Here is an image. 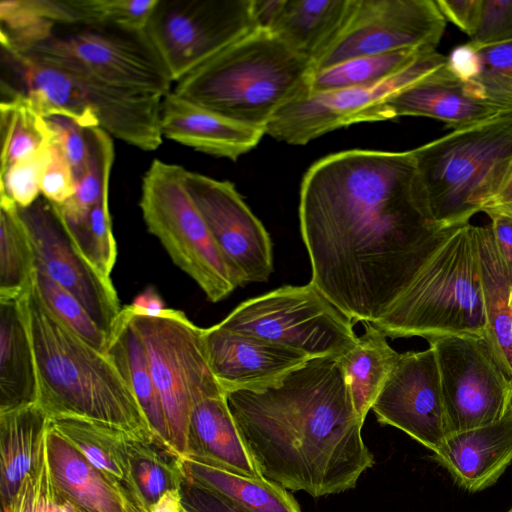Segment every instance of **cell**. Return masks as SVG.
I'll return each mask as SVG.
<instances>
[{"label":"cell","instance_id":"cell-10","mask_svg":"<svg viewBox=\"0 0 512 512\" xmlns=\"http://www.w3.org/2000/svg\"><path fill=\"white\" fill-rule=\"evenodd\" d=\"M29 52L133 93L164 97L174 83L145 31L72 25Z\"/></svg>","mask_w":512,"mask_h":512},{"label":"cell","instance_id":"cell-36","mask_svg":"<svg viewBox=\"0 0 512 512\" xmlns=\"http://www.w3.org/2000/svg\"><path fill=\"white\" fill-rule=\"evenodd\" d=\"M91 156L85 170L76 178L75 194L64 204L54 205L66 225L84 221L91 209L109 190L114 145L112 136L101 127L89 128Z\"/></svg>","mask_w":512,"mask_h":512},{"label":"cell","instance_id":"cell-38","mask_svg":"<svg viewBox=\"0 0 512 512\" xmlns=\"http://www.w3.org/2000/svg\"><path fill=\"white\" fill-rule=\"evenodd\" d=\"M108 194L109 190L103 194L84 221L75 225H64L87 261L100 274L111 278L117 258V246L112 230Z\"/></svg>","mask_w":512,"mask_h":512},{"label":"cell","instance_id":"cell-46","mask_svg":"<svg viewBox=\"0 0 512 512\" xmlns=\"http://www.w3.org/2000/svg\"><path fill=\"white\" fill-rule=\"evenodd\" d=\"M41 196L54 205H62L76 191V177L67 158L54 142L42 173Z\"/></svg>","mask_w":512,"mask_h":512},{"label":"cell","instance_id":"cell-43","mask_svg":"<svg viewBox=\"0 0 512 512\" xmlns=\"http://www.w3.org/2000/svg\"><path fill=\"white\" fill-rule=\"evenodd\" d=\"M50 147L0 171V201L27 208L41 197V177Z\"/></svg>","mask_w":512,"mask_h":512},{"label":"cell","instance_id":"cell-47","mask_svg":"<svg viewBox=\"0 0 512 512\" xmlns=\"http://www.w3.org/2000/svg\"><path fill=\"white\" fill-rule=\"evenodd\" d=\"M183 512H250L226 496L183 477Z\"/></svg>","mask_w":512,"mask_h":512},{"label":"cell","instance_id":"cell-1","mask_svg":"<svg viewBox=\"0 0 512 512\" xmlns=\"http://www.w3.org/2000/svg\"><path fill=\"white\" fill-rule=\"evenodd\" d=\"M300 230L313 283L352 321L375 323L406 288L435 231L413 151L353 149L303 177Z\"/></svg>","mask_w":512,"mask_h":512},{"label":"cell","instance_id":"cell-30","mask_svg":"<svg viewBox=\"0 0 512 512\" xmlns=\"http://www.w3.org/2000/svg\"><path fill=\"white\" fill-rule=\"evenodd\" d=\"M183 477L231 499L250 512H301L295 498L263 477L239 475L186 454L179 459Z\"/></svg>","mask_w":512,"mask_h":512},{"label":"cell","instance_id":"cell-40","mask_svg":"<svg viewBox=\"0 0 512 512\" xmlns=\"http://www.w3.org/2000/svg\"><path fill=\"white\" fill-rule=\"evenodd\" d=\"M34 287L43 304L60 322L94 348L107 353L109 337L72 294L38 268Z\"/></svg>","mask_w":512,"mask_h":512},{"label":"cell","instance_id":"cell-4","mask_svg":"<svg viewBox=\"0 0 512 512\" xmlns=\"http://www.w3.org/2000/svg\"><path fill=\"white\" fill-rule=\"evenodd\" d=\"M313 66L273 33L255 28L172 89L240 124L261 129L288 103L310 92Z\"/></svg>","mask_w":512,"mask_h":512},{"label":"cell","instance_id":"cell-5","mask_svg":"<svg viewBox=\"0 0 512 512\" xmlns=\"http://www.w3.org/2000/svg\"><path fill=\"white\" fill-rule=\"evenodd\" d=\"M372 324L390 338L484 335L477 226L469 222L437 230L406 288Z\"/></svg>","mask_w":512,"mask_h":512},{"label":"cell","instance_id":"cell-28","mask_svg":"<svg viewBox=\"0 0 512 512\" xmlns=\"http://www.w3.org/2000/svg\"><path fill=\"white\" fill-rule=\"evenodd\" d=\"M107 354L134 393L152 432L175 452L144 342L122 310L110 334Z\"/></svg>","mask_w":512,"mask_h":512},{"label":"cell","instance_id":"cell-3","mask_svg":"<svg viewBox=\"0 0 512 512\" xmlns=\"http://www.w3.org/2000/svg\"><path fill=\"white\" fill-rule=\"evenodd\" d=\"M19 305L34 352L37 404L50 420L76 418L154 434L110 356L60 322L41 301L34 281Z\"/></svg>","mask_w":512,"mask_h":512},{"label":"cell","instance_id":"cell-17","mask_svg":"<svg viewBox=\"0 0 512 512\" xmlns=\"http://www.w3.org/2000/svg\"><path fill=\"white\" fill-rule=\"evenodd\" d=\"M372 410L379 423L400 429L434 453L438 450L448 432L432 347L399 355Z\"/></svg>","mask_w":512,"mask_h":512},{"label":"cell","instance_id":"cell-18","mask_svg":"<svg viewBox=\"0 0 512 512\" xmlns=\"http://www.w3.org/2000/svg\"><path fill=\"white\" fill-rule=\"evenodd\" d=\"M511 112L512 108L483 98L474 87L459 80L445 63L372 109L366 122L422 116L457 130Z\"/></svg>","mask_w":512,"mask_h":512},{"label":"cell","instance_id":"cell-41","mask_svg":"<svg viewBox=\"0 0 512 512\" xmlns=\"http://www.w3.org/2000/svg\"><path fill=\"white\" fill-rule=\"evenodd\" d=\"M2 512H78L54 486L47 456L46 433L34 468Z\"/></svg>","mask_w":512,"mask_h":512},{"label":"cell","instance_id":"cell-32","mask_svg":"<svg viewBox=\"0 0 512 512\" xmlns=\"http://www.w3.org/2000/svg\"><path fill=\"white\" fill-rule=\"evenodd\" d=\"M124 443L133 479L149 512L161 495L180 487V455L154 434L124 432Z\"/></svg>","mask_w":512,"mask_h":512},{"label":"cell","instance_id":"cell-22","mask_svg":"<svg viewBox=\"0 0 512 512\" xmlns=\"http://www.w3.org/2000/svg\"><path fill=\"white\" fill-rule=\"evenodd\" d=\"M435 458L465 490L490 487L512 462V408L497 422L449 434Z\"/></svg>","mask_w":512,"mask_h":512},{"label":"cell","instance_id":"cell-34","mask_svg":"<svg viewBox=\"0 0 512 512\" xmlns=\"http://www.w3.org/2000/svg\"><path fill=\"white\" fill-rule=\"evenodd\" d=\"M35 256L17 207L0 201V299H19L34 281Z\"/></svg>","mask_w":512,"mask_h":512},{"label":"cell","instance_id":"cell-42","mask_svg":"<svg viewBox=\"0 0 512 512\" xmlns=\"http://www.w3.org/2000/svg\"><path fill=\"white\" fill-rule=\"evenodd\" d=\"M477 50L480 71L469 85L483 98L512 108V40Z\"/></svg>","mask_w":512,"mask_h":512},{"label":"cell","instance_id":"cell-9","mask_svg":"<svg viewBox=\"0 0 512 512\" xmlns=\"http://www.w3.org/2000/svg\"><path fill=\"white\" fill-rule=\"evenodd\" d=\"M352 322L309 282L248 299L218 325L316 358L340 356L350 349L358 337Z\"/></svg>","mask_w":512,"mask_h":512},{"label":"cell","instance_id":"cell-16","mask_svg":"<svg viewBox=\"0 0 512 512\" xmlns=\"http://www.w3.org/2000/svg\"><path fill=\"white\" fill-rule=\"evenodd\" d=\"M184 185L214 241L243 286L273 272L270 236L234 185L185 168Z\"/></svg>","mask_w":512,"mask_h":512},{"label":"cell","instance_id":"cell-21","mask_svg":"<svg viewBox=\"0 0 512 512\" xmlns=\"http://www.w3.org/2000/svg\"><path fill=\"white\" fill-rule=\"evenodd\" d=\"M160 129L163 138L233 161L254 148L265 134L194 104L173 90L162 99Z\"/></svg>","mask_w":512,"mask_h":512},{"label":"cell","instance_id":"cell-12","mask_svg":"<svg viewBox=\"0 0 512 512\" xmlns=\"http://www.w3.org/2000/svg\"><path fill=\"white\" fill-rule=\"evenodd\" d=\"M440 372L448 435L489 425L512 408V378L484 335H445L427 340Z\"/></svg>","mask_w":512,"mask_h":512},{"label":"cell","instance_id":"cell-27","mask_svg":"<svg viewBox=\"0 0 512 512\" xmlns=\"http://www.w3.org/2000/svg\"><path fill=\"white\" fill-rule=\"evenodd\" d=\"M50 419L33 403L0 412V495L5 508L34 468Z\"/></svg>","mask_w":512,"mask_h":512},{"label":"cell","instance_id":"cell-15","mask_svg":"<svg viewBox=\"0 0 512 512\" xmlns=\"http://www.w3.org/2000/svg\"><path fill=\"white\" fill-rule=\"evenodd\" d=\"M17 210L32 244L35 267L72 294L110 337L122 310L112 279L81 254L51 202L41 196Z\"/></svg>","mask_w":512,"mask_h":512},{"label":"cell","instance_id":"cell-35","mask_svg":"<svg viewBox=\"0 0 512 512\" xmlns=\"http://www.w3.org/2000/svg\"><path fill=\"white\" fill-rule=\"evenodd\" d=\"M428 51L432 50L403 49L360 56L313 71L309 93L378 83L398 73Z\"/></svg>","mask_w":512,"mask_h":512},{"label":"cell","instance_id":"cell-25","mask_svg":"<svg viewBox=\"0 0 512 512\" xmlns=\"http://www.w3.org/2000/svg\"><path fill=\"white\" fill-rule=\"evenodd\" d=\"M34 352L19 299H0V412L37 403Z\"/></svg>","mask_w":512,"mask_h":512},{"label":"cell","instance_id":"cell-31","mask_svg":"<svg viewBox=\"0 0 512 512\" xmlns=\"http://www.w3.org/2000/svg\"><path fill=\"white\" fill-rule=\"evenodd\" d=\"M364 326L365 332L356 343L339 356L355 410L363 423L400 355L378 327L368 322Z\"/></svg>","mask_w":512,"mask_h":512},{"label":"cell","instance_id":"cell-54","mask_svg":"<svg viewBox=\"0 0 512 512\" xmlns=\"http://www.w3.org/2000/svg\"><path fill=\"white\" fill-rule=\"evenodd\" d=\"M509 303H510V307H511V310H512V287H511V291H510Z\"/></svg>","mask_w":512,"mask_h":512},{"label":"cell","instance_id":"cell-53","mask_svg":"<svg viewBox=\"0 0 512 512\" xmlns=\"http://www.w3.org/2000/svg\"><path fill=\"white\" fill-rule=\"evenodd\" d=\"M149 512H183L182 495L179 488L166 491L149 509Z\"/></svg>","mask_w":512,"mask_h":512},{"label":"cell","instance_id":"cell-20","mask_svg":"<svg viewBox=\"0 0 512 512\" xmlns=\"http://www.w3.org/2000/svg\"><path fill=\"white\" fill-rule=\"evenodd\" d=\"M350 0H252L256 28L267 30L314 62L335 40Z\"/></svg>","mask_w":512,"mask_h":512},{"label":"cell","instance_id":"cell-6","mask_svg":"<svg viewBox=\"0 0 512 512\" xmlns=\"http://www.w3.org/2000/svg\"><path fill=\"white\" fill-rule=\"evenodd\" d=\"M429 224L469 223L512 166V112L457 130L413 149Z\"/></svg>","mask_w":512,"mask_h":512},{"label":"cell","instance_id":"cell-52","mask_svg":"<svg viewBox=\"0 0 512 512\" xmlns=\"http://www.w3.org/2000/svg\"><path fill=\"white\" fill-rule=\"evenodd\" d=\"M481 212L488 216L501 215L512 218V166L496 192L485 202Z\"/></svg>","mask_w":512,"mask_h":512},{"label":"cell","instance_id":"cell-51","mask_svg":"<svg viewBox=\"0 0 512 512\" xmlns=\"http://www.w3.org/2000/svg\"><path fill=\"white\" fill-rule=\"evenodd\" d=\"M123 308L130 316L144 317H160L171 311V308L165 307L160 295L153 287L146 288L130 305Z\"/></svg>","mask_w":512,"mask_h":512},{"label":"cell","instance_id":"cell-33","mask_svg":"<svg viewBox=\"0 0 512 512\" xmlns=\"http://www.w3.org/2000/svg\"><path fill=\"white\" fill-rule=\"evenodd\" d=\"M6 91L0 103L1 170L54 143L53 132L31 102L18 92Z\"/></svg>","mask_w":512,"mask_h":512},{"label":"cell","instance_id":"cell-19","mask_svg":"<svg viewBox=\"0 0 512 512\" xmlns=\"http://www.w3.org/2000/svg\"><path fill=\"white\" fill-rule=\"evenodd\" d=\"M205 351L225 392L272 382L307 361L305 354L218 324L204 329Z\"/></svg>","mask_w":512,"mask_h":512},{"label":"cell","instance_id":"cell-11","mask_svg":"<svg viewBox=\"0 0 512 512\" xmlns=\"http://www.w3.org/2000/svg\"><path fill=\"white\" fill-rule=\"evenodd\" d=\"M255 28L252 0H158L145 34L176 83Z\"/></svg>","mask_w":512,"mask_h":512},{"label":"cell","instance_id":"cell-48","mask_svg":"<svg viewBox=\"0 0 512 512\" xmlns=\"http://www.w3.org/2000/svg\"><path fill=\"white\" fill-rule=\"evenodd\" d=\"M445 20L472 38L479 27L483 0H436Z\"/></svg>","mask_w":512,"mask_h":512},{"label":"cell","instance_id":"cell-2","mask_svg":"<svg viewBox=\"0 0 512 512\" xmlns=\"http://www.w3.org/2000/svg\"><path fill=\"white\" fill-rule=\"evenodd\" d=\"M226 400L256 470L286 490L339 494L375 463L339 356L310 358Z\"/></svg>","mask_w":512,"mask_h":512},{"label":"cell","instance_id":"cell-50","mask_svg":"<svg viewBox=\"0 0 512 512\" xmlns=\"http://www.w3.org/2000/svg\"><path fill=\"white\" fill-rule=\"evenodd\" d=\"M489 217L495 246L512 286V218L501 215Z\"/></svg>","mask_w":512,"mask_h":512},{"label":"cell","instance_id":"cell-26","mask_svg":"<svg viewBox=\"0 0 512 512\" xmlns=\"http://www.w3.org/2000/svg\"><path fill=\"white\" fill-rule=\"evenodd\" d=\"M50 426L112 481L139 512H148L131 473L125 431L76 418L53 419Z\"/></svg>","mask_w":512,"mask_h":512},{"label":"cell","instance_id":"cell-13","mask_svg":"<svg viewBox=\"0 0 512 512\" xmlns=\"http://www.w3.org/2000/svg\"><path fill=\"white\" fill-rule=\"evenodd\" d=\"M446 20L432 0H350L340 32L313 71L396 50H436Z\"/></svg>","mask_w":512,"mask_h":512},{"label":"cell","instance_id":"cell-45","mask_svg":"<svg viewBox=\"0 0 512 512\" xmlns=\"http://www.w3.org/2000/svg\"><path fill=\"white\" fill-rule=\"evenodd\" d=\"M512 40V0H483L476 34L468 41L474 48Z\"/></svg>","mask_w":512,"mask_h":512},{"label":"cell","instance_id":"cell-49","mask_svg":"<svg viewBox=\"0 0 512 512\" xmlns=\"http://www.w3.org/2000/svg\"><path fill=\"white\" fill-rule=\"evenodd\" d=\"M446 65L459 80L471 84L480 71L478 50L468 42L459 45L446 56Z\"/></svg>","mask_w":512,"mask_h":512},{"label":"cell","instance_id":"cell-14","mask_svg":"<svg viewBox=\"0 0 512 512\" xmlns=\"http://www.w3.org/2000/svg\"><path fill=\"white\" fill-rule=\"evenodd\" d=\"M445 63L446 56L432 50L378 83L308 93L282 107L266 126L265 134L288 144L304 145L335 129L366 122L372 109Z\"/></svg>","mask_w":512,"mask_h":512},{"label":"cell","instance_id":"cell-8","mask_svg":"<svg viewBox=\"0 0 512 512\" xmlns=\"http://www.w3.org/2000/svg\"><path fill=\"white\" fill-rule=\"evenodd\" d=\"M122 311L144 342L164 408L170 444L183 456L188 453L193 406L204 398L226 395L210 367L204 329L175 309L160 317L130 316L123 307Z\"/></svg>","mask_w":512,"mask_h":512},{"label":"cell","instance_id":"cell-23","mask_svg":"<svg viewBox=\"0 0 512 512\" xmlns=\"http://www.w3.org/2000/svg\"><path fill=\"white\" fill-rule=\"evenodd\" d=\"M46 443L54 486L78 512H139L125 494L50 423Z\"/></svg>","mask_w":512,"mask_h":512},{"label":"cell","instance_id":"cell-55","mask_svg":"<svg viewBox=\"0 0 512 512\" xmlns=\"http://www.w3.org/2000/svg\"><path fill=\"white\" fill-rule=\"evenodd\" d=\"M508 512H512V508Z\"/></svg>","mask_w":512,"mask_h":512},{"label":"cell","instance_id":"cell-39","mask_svg":"<svg viewBox=\"0 0 512 512\" xmlns=\"http://www.w3.org/2000/svg\"><path fill=\"white\" fill-rule=\"evenodd\" d=\"M57 28L37 7L35 0L0 2V42L2 50L29 52L47 40Z\"/></svg>","mask_w":512,"mask_h":512},{"label":"cell","instance_id":"cell-29","mask_svg":"<svg viewBox=\"0 0 512 512\" xmlns=\"http://www.w3.org/2000/svg\"><path fill=\"white\" fill-rule=\"evenodd\" d=\"M485 338L495 357L512 378L511 284L498 255L490 226H477Z\"/></svg>","mask_w":512,"mask_h":512},{"label":"cell","instance_id":"cell-44","mask_svg":"<svg viewBox=\"0 0 512 512\" xmlns=\"http://www.w3.org/2000/svg\"><path fill=\"white\" fill-rule=\"evenodd\" d=\"M45 120L54 134V142L69 161L77 178L85 170L91 156L88 129L63 116H50Z\"/></svg>","mask_w":512,"mask_h":512},{"label":"cell","instance_id":"cell-7","mask_svg":"<svg viewBox=\"0 0 512 512\" xmlns=\"http://www.w3.org/2000/svg\"><path fill=\"white\" fill-rule=\"evenodd\" d=\"M185 168L154 159L142 177L139 207L148 231L211 302L228 297L240 278L214 241L185 185Z\"/></svg>","mask_w":512,"mask_h":512},{"label":"cell","instance_id":"cell-24","mask_svg":"<svg viewBox=\"0 0 512 512\" xmlns=\"http://www.w3.org/2000/svg\"><path fill=\"white\" fill-rule=\"evenodd\" d=\"M187 454L239 475L261 477L239 435L226 395L207 397L193 406Z\"/></svg>","mask_w":512,"mask_h":512},{"label":"cell","instance_id":"cell-37","mask_svg":"<svg viewBox=\"0 0 512 512\" xmlns=\"http://www.w3.org/2000/svg\"><path fill=\"white\" fill-rule=\"evenodd\" d=\"M158 0L60 1L63 25L109 26L145 31Z\"/></svg>","mask_w":512,"mask_h":512}]
</instances>
